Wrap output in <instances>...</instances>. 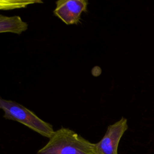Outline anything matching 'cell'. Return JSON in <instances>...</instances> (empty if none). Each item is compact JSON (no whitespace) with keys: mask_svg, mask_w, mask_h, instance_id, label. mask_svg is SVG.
Masks as SVG:
<instances>
[{"mask_svg":"<svg viewBox=\"0 0 154 154\" xmlns=\"http://www.w3.org/2000/svg\"><path fill=\"white\" fill-rule=\"evenodd\" d=\"M94 145L73 130L61 127L37 154H95Z\"/></svg>","mask_w":154,"mask_h":154,"instance_id":"1","label":"cell"},{"mask_svg":"<svg viewBox=\"0 0 154 154\" xmlns=\"http://www.w3.org/2000/svg\"><path fill=\"white\" fill-rule=\"evenodd\" d=\"M0 108L4 112L5 119L18 122L45 137L50 138L55 132L51 124L16 102L1 98Z\"/></svg>","mask_w":154,"mask_h":154,"instance_id":"2","label":"cell"},{"mask_svg":"<svg viewBox=\"0 0 154 154\" xmlns=\"http://www.w3.org/2000/svg\"><path fill=\"white\" fill-rule=\"evenodd\" d=\"M128 128L127 119L123 117L109 125L102 139L94 143L95 154H118L119 142Z\"/></svg>","mask_w":154,"mask_h":154,"instance_id":"3","label":"cell"},{"mask_svg":"<svg viewBox=\"0 0 154 154\" xmlns=\"http://www.w3.org/2000/svg\"><path fill=\"white\" fill-rule=\"evenodd\" d=\"M88 4L87 0H58L54 14L66 25H77L82 13L87 11Z\"/></svg>","mask_w":154,"mask_h":154,"instance_id":"4","label":"cell"},{"mask_svg":"<svg viewBox=\"0 0 154 154\" xmlns=\"http://www.w3.org/2000/svg\"><path fill=\"white\" fill-rule=\"evenodd\" d=\"M28 27L26 22L22 20L19 16H5L0 15V32H12L16 34H21L25 31Z\"/></svg>","mask_w":154,"mask_h":154,"instance_id":"5","label":"cell"},{"mask_svg":"<svg viewBox=\"0 0 154 154\" xmlns=\"http://www.w3.org/2000/svg\"><path fill=\"white\" fill-rule=\"evenodd\" d=\"M34 3H43L41 1H1L0 8L2 10H13L19 8L26 7L29 4Z\"/></svg>","mask_w":154,"mask_h":154,"instance_id":"6","label":"cell"}]
</instances>
